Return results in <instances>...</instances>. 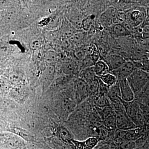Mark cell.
<instances>
[{"label":"cell","mask_w":149,"mask_h":149,"mask_svg":"<svg viewBox=\"0 0 149 149\" xmlns=\"http://www.w3.org/2000/svg\"><path fill=\"white\" fill-rule=\"evenodd\" d=\"M100 78L109 88L113 86L118 82L117 78L111 72L104 74Z\"/></svg>","instance_id":"cell-19"},{"label":"cell","mask_w":149,"mask_h":149,"mask_svg":"<svg viewBox=\"0 0 149 149\" xmlns=\"http://www.w3.org/2000/svg\"><path fill=\"white\" fill-rule=\"evenodd\" d=\"M10 79L12 82H16L19 81L20 77L18 74H11Z\"/></svg>","instance_id":"cell-32"},{"label":"cell","mask_w":149,"mask_h":149,"mask_svg":"<svg viewBox=\"0 0 149 149\" xmlns=\"http://www.w3.org/2000/svg\"><path fill=\"white\" fill-rule=\"evenodd\" d=\"M137 146L135 141H125L115 146V149H134Z\"/></svg>","instance_id":"cell-21"},{"label":"cell","mask_w":149,"mask_h":149,"mask_svg":"<svg viewBox=\"0 0 149 149\" xmlns=\"http://www.w3.org/2000/svg\"><path fill=\"white\" fill-rule=\"evenodd\" d=\"M94 68L96 75L99 77L110 72L109 68L103 60H100L97 62L94 65Z\"/></svg>","instance_id":"cell-16"},{"label":"cell","mask_w":149,"mask_h":149,"mask_svg":"<svg viewBox=\"0 0 149 149\" xmlns=\"http://www.w3.org/2000/svg\"><path fill=\"white\" fill-rule=\"evenodd\" d=\"M45 60L49 62H53L57 60V54L54 51L49 50L48 51L45 56Z\"/></svg>","instance_id":"cell-26"},{"label":"cell","mask_w":149,"mask_h":149,"mask_svg":"<svg viewBox=\"0 0 149 149\" xmlns=\"http://www.w3.org/2000/svg\"><path fill=\"white\" fill-rule=\"evenodd\" d=\"M100 78L97 77L87 83L89 95L93 98L98 95Z\"/></svg>","instance_id":"cell-14"},{"label":"cell","mask_w":149,"mask_h":149,"mask_svg":"<svg viewBox=\"0 0 149 149\" xmlns=\"http://www.w3.org/2000/svg\"><path fill=\"white\" fill-rule=\"evenodd\" d=\"M136 37L140 40L143 42L149 39V21H145L139 27L136 29Z\"/></svg>","instance_id":"cell-12"},{"label":"cell","mask_w":149,"mask_h":149,"mask_svg":"<svg viewBox=\"0 0 149 149\" xmlns=\"http://www.w3.org/2000/svg\"><path fill=\"white\" fill-rule=\"evenodd\" d=\"M103 125L109 131L116 130L117 127L116 115L103 120Z\"/></svg>","instance_id":"cell-18"},{"label":"cell","mask_w":149,"mask_h":149,"mask_svg":"<svg viewBox=\"0 0 149 149\" xmlns=\"http://www.w3.org/2000/svg\"><path fill=\"white\" fill-rule=\"evenodd\" d=\"M103 61L109 68L110 72L118 69L126 61L122 56L117 54L107 55Z\"/></svg>","instance_id":"cell-5"},{"label":"cell","mask_w":149,"mask_h":149,"mask_svg":"<svg viewBox=\"0 0 149 149\" xmlns=\"http://www.w3.org/2000/svg\"><path fill=\"white\" fill-rule=\"evenodd\" d=\"M85 36L84 32H77L74 33L71 38L74 44H80L84 40Z\"/></svg>","instance_id":"cell-25"},{"label":"cell","mask_w":149,"mask_h":149,"mask_svg":"<svg viewBox=\"0 0 149 149\" xmlns=\"http://www.w3.org/2000/svg\"><path fill=\"white\" fill-rule=\"evenodd\" d=\"M120 86L121 100L124 102L132 101L135 99V95L127 79L118 80Z\"/></svg>","instance_id":"cell-7"},{"label":"cell","mask_w":149,"mask_h":149,"mask_svg":"<svg viewBox=\"0 0 149 149\" xmlns=\"http://www.w3.org/2000/svg\"><path fill=\"white\" fill-rule=\"evenodd\" d=\"M75 65L71 60L65 62L63 63L62 69L65 74H71L76 70V65Z\"/></svg>","instance_id":"cell-20"},{"label":"cell","mask_w":149,"mask_h":149,"mask_svg":"<svg viewBox=\"0 0 149 149\" xmlns=\"http://www.w3.org/2000/svg\"><path fill=\"white\" fill-rule=\"evenodd\" d=\"M55 70V67L53 65H50L47 66L44 72L45 78H47V80H52L54 75Z\"/></svg>","instance_id":"cell-24"},{"label":"cell","mask_w":149,"mask_h":149,"mask_svg":"<svg viewBox=\"0 0 149 149\" xmlns=\"http://www.w3.org/2000/svg\"><path fill=\"white\" fill-rule=\"evenodd\" d=\"M87 50L85 48L78 47L74 50V57L79 61H81L84 59L87 55Z\"/></svg>","instance_id":"cell-22"},{"label":"cell","mask_w":149,"mask_h":149,"mask_svg":"<svg viewBox=\"0 0 149 149\" xmlns=\"http://www.w3.org/2000/svg\"><path fill=\"white\" fill-rule=\"evenodd\" d=\"M96 63L93 58L89 54H87L85 58L82 61V69L94 66Z\"/></svg>","instance_id":"cell-23"},{"label":"cell","mask_w":149,"mask_h":149,"mask_svg":"<svg viewBox=\"0 0 149 149\" xmlns=\"http://www.w3.org/2000/svg\"><path fill=\"white\" fill-rule=\"evenodd\" d=\"M141 61L142 62V67L141 69L149 73V58L147 56V53L143 58Z\"/></svg>","instance_id":"cell-28"},{"label":"cell","mask_w":149,"mask_h":149,"mask_svg":"<svg viewBox=\"0 0 149 149\" xmlns=\"http://www.w3.org/2000/svg\"><path fill=\"white\" fill-rule=\"evenodd\" d=\"M76 149H93L95 148L99 141L97 138L91 137L84 141H77L71 139Z\"/></svg>","instance_id":"cell-8"},{"label":"cell","mask_w":149,"mask_h":149,"mask_svg":"<svg viewBox=\"0 0 149 149\" xmlns=\"http://www.w3.org/2000/svg\"><path fill=\"white\" fill-rule=\"evenodd\" d=\"M147 133L146 127L124 130V139L125 141H136Z\"/></svg>","instance_id":"cell-10"},{"label":"cell","mask_w":149,"mask_h":149,"mask_svg":"<svg viewBox=\"0 0 149 149\" xmlns=\"http://www.w3.org/2000/svg\"><path fill=\"white\" fill-rule=\"evenodd\" d=\"M76 97L77 102H81L89 96L87 83L81 79H78L75 84Z\"/></svg>","instance_id":"cell-9"},{"label":"cell","mask_w":149,"mask_h":149,"mask_svg":"<svg viewBox=\"0 0 149 149\" xmlns=\"http://www.w3.org/2000/svg\"><path fill=\"white\" fill-rule=\"evenodd\" d=\"M16 15V11L15 10H9L7 12L5 15V18L7 22H9L15 18Z\"/></svg>","instance_id":"cell-29"},{"label":"cell","mask_w":149,"mask_h":149,"mask_svg":"<svg viewBox=\"0 0 149 149\" xmlns=\"http://www.w3.org/2000/svg\"><path fill=\"white\" fill-rule=\"evenodd\" d=\"M73 41L72 39L70 38H64V40L63 41V47L67 50H70L72 49L73 47Z\"/></svg>","instance_id":"cell-27"},{"label":"cell","mask_w":149,"mask_h":149,"mask_svg":"<svg viewBox=\"0 0 149 149\" xmlns=\"http://www.w3.org/2000/svg\"><path fill=\"white\" fill-rule=\"evenodd\" d=\"M93 104L95 106L100 109H103L106 107L111 105V102L107 95H99L92 98Z\"/></svg>","instance_id":"cell-15"},{"label":"cell","mask_w":149,"mask_h":149,"mask_svg":"<svg viewBox=\"0 0 149 149\" xmlns=\"http://www.w3.org/2000/svg\"><path fill=\"white\" fill-rule=\"evenodd\" d=\"M146 15L145 8H136L129 10L125 19L129 27L136 29L146 21Z\"/></svg>","instance_id":"cell-3"},{"label":"cell","mask_w":149,"mask_h":149,"mask_svg":"<svg viewBox=\"0 0 149 149\" xmlns=\"http://www.w3.org/2000/svg\"><path fill=\"white\" fill-rule=\"evenodd\" d=\"M80 76L81 77L80 79L84 80L86 83H88L97 77L95 72L94 66L81 70Z\"/></svg>","instance_id":"cell-17"},{"label":"cell","mask_w":149,"mask_h":149,"mask_svg":"<svg viewBox=\"0 0 149 149\" xmlns=\"http://www.w3.org/2000/svg\"><path fill=\"white\" fill-rule=\"evenodd\" d=\"M107 95L111 104L116 103L122 101L120 86L118 81L113 86L109 88Z\"/></svg>","instance_id":"cell-11"},{"label":"cell","mask_w":149,"mask_h":149,"mask_svg":"<svg viewBox=\"0 0 149 149\" xmlns=\"http://www.w3.org/2000/svg\"><path fill=\"white\" fill-rule=\"evenodd\" d=\"M111 32L113 36L117 37H126L131 34L128 27L119 23H116L112 26Z\"/></svg>","instance_id":"cell-13"},{"label":"cell","mask_w":149,"mask_h":149,"mask_svg":"<svg viewBox=\"0 0 149 149\" xmlns=\"http://www.w3.org/2000/svg\"><path fill=\"white\" fill-rule=\"evenodd\" d=\"M136 69L133 61H126L118 69L110 72L117 78L118 80L127 79Z\"/></svg>","instance_id":"cell-4"},{"label":"cell","mask_w":149,"mask_h":149,"mask_svg":"<svg viewBox=\"0 0 149 149\" xmlns=\"http://www.w3.org/2000/svg\"><path fill=\"white\" fill-rule=\"evenodd\" d=\"M111 104L115 111L118 129L128 130L138 128L125 112L122 101Z\"/></svg>","instance_id":"cell-1"},{"label":"cell","mask_w":149,"mask_h":149,"mask_svg":"<svg viewBox=\"0 0 149 149\" xmlns=\"http://www.w3.org/2000/svg\"><path fill=\"white\" fill-rule=\"evenodd\" d=\"M127 80L136 95L149 83V73L140 68H136Z\"/></svg>","instance_id":"cell-2"},{"label":"cell","mask_w":149,"mask_h":149,"mask_svg":"<svg viewBox=\"0 0 149 149\" xmlns=\"http://www.w3.org/2000/svg\"><path fill=\"white\" fill-rule=\"evenodd\" d=\"M142 49L146 53H149V39L141 42Z\"/></svg>","instance_id":"cell-31"},{"label":"cell","mask_w":149,"mask_h":149,"mask_svg":"<svg viewBox=\"0 0 149 149\" xmlns=\"http://www.w3.org/2000/svg\"><path fill=\"white\" fill-rule=\"evenodd\" d=\"M123 104L128 116L135 124L141 109L139 102L136 99L132 101L126 102L122 100Z\"/></svg>","instance_id":"cell-6"},{"label":"cell","mask_w":149,"mask_h":149,"mask_svg":"<svg viewBox=\"0 0 149 149\" xmlns=\"http://www.w3.org/2000/svg\"><path fill=\"white\" fill-rule=\"evenodd\" d=\"M41 44L40 41L37 40H34L31 41L30 43L31 49L33 50H36L40 47Z\"/></svg>","instance_id":"cell-30"}]
</instances>
